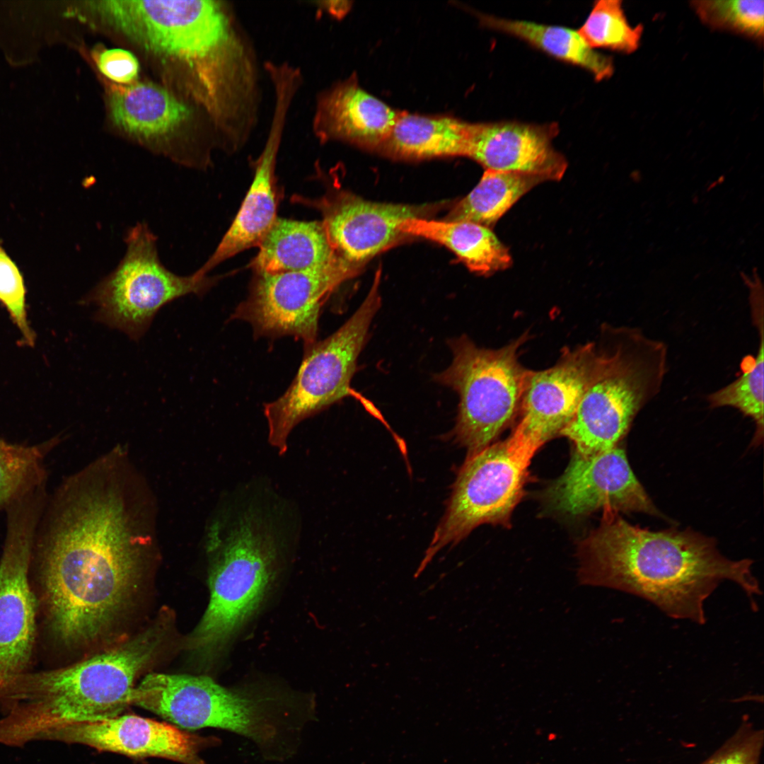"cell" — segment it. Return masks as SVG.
I'll list each match as a JSON object with an SVG mask.
<instances>
[{
    "mask_svg": "<svg viewBox=\"0 0 764 764\" xmlns=\"http://www.w3.org/2000/svg\"><path fill=\"white\" fill-rule=\"evenodd\" d=\"M153 494L127 473L81 468L49 496L33 545L51 627L69 645L112 624L156 545Z\"/></svg>",
    "mask_w": 764,
    "mask_h": 764,
    "instance_id": "6da1fadb",
    "label": "cell"
},
{
    "mask_svg": "<svg viewBox=\"0 0 764 764\" xmlns=\"http://www.w3.org/2000/svg\"><path fill=\"white\" fill-rule=\"evenodd\" d=\"M581 584L606 587L649 601L669 617L702 625L705 602L731 581L751 601L760 595L750 559L734 560L712 538L691 530L652 531L606 510L578 550Z\"/></svg>",
    "mask_w": 764,
    "mask_h": 764,
    "instance_id": "7a4b0ae2",
    "label": "cell"
},
{
    "mask_svg": "<svg viewBox=\"0 0 764 764\" xmlns=\"http://www.w3.org/2000/svg\"><path fill=\"white\" fill-rule=\"evenodd\" d=\"M283 504L255 494L236 497L209 522L205 535L211 556L209 602L189 639L190 648L204 659L219 657L273 582L292 534Z\"/></svg>",
    "mask_w": 764,
    "mask_h": 764,
    "instance_id": "3957f363",
    "label": "cell"
},
{
    "mask_svg": "<svg viewBox=\"0 0 764 764\" xmlns=\"http://www.w3.org/2000/svg\"><path fill=\"white\" fill-rule=\"evenodd\" d=\"M163 635L158 626L151 627L71 666L19 676L10 690L12 707L0 719V744L20 747L63 725L121 715Z\"/></svg>",
    "mask_w": 764,
    "mask_h": 764,
    "instance_id": "277c9868",
    "label": "cell"
},
{
    "mask_svg": "<svg viewBox=\"0 0 764 764\" xmlns=\"http://www.w3.org/2000/svg\"><path fill=\"white\" fill-rule=\"evenodd\" d=\"M83 16L123 35L147 53L181 66L193 100L226 77L241 23L228 1H88Z\"/></svg>",
    "mask_w": 764,
    "mask_h": 764,
    "instance_id": "5b68a950",
    "label": "cell"
},
{
    "mask_svg": "<svg viewBox=\"0 0 764 764\" xmlns=\"http://www.w3.org/2000/svg\"><path fill=\"white\" fill-rule=\"evenodd\" d=\"M590 381L561 432L589 456L618 446L639 412L661 391L668 347L635 327L608 328Z\"/></svg>",
    "mask_w": 764,
    "mask_h": 764,
    "instance_id": "8992f818",
    "label": "cell"
},
{
    "mask_svg": "<svg viewBox=\"0 0 764 764\" xmlns=\"http://www.w3.org/2000/svg\"><path fill=\"white\" fill-rule=\"evenodd\" d=\"M524 334L497 349L478 347L466 336L449 341L451 364L434 379L459 396L451 437L467 458L489 446L518 416L530 370L519 361Z\"/></svg>",
    "mask_w": 764,
    "mask_h": 764,
    "instance_id": "52a82bcc",
    "label": "cell"
},
{
    "mask_svg": "<svg viewBox=\"0 0 764 764\" xmlns=\"http://www.w3.org/2000/svg\"><path fill=\"white\" fill-rule=\"evenodd\" d=\"M125 238L126 250L117 267L81 302L96 306V321L138 340L163 306L186 295H203L217 278L197 270L187 276L169 270L160 260L157 237L146 223L129 228Z\"/></svg>",
    "mask_w": 764,
    "mask_h": 764,
    "instance_id": "ba28073f",
    "label": "cell"
},
{
    "mask_svg": "<svg viewBox=\"0 0 764 764\" xmlns=\"http://www.w3.org/2000/svg\"><path fill=\"white\" fill-rule=\"evenodd\" d=\"M377 277L353 315L327 338L306 347L299 370L286 391L264 405L268 441L280 455L300 422L352 394L351 381L371 323L381 306Z\"/></svg>",
    "mask_w": 764,
    "mask_h": 764,
    "instance_id": "9c48e42d",
    "label": "cell"
},
{
    "mask_svg": "<svg viewBox=\"0 0 764 764\" xmlns=\"http://www.w3.org/2000/svg\"><path fill=\"white\" fill-rule=\"evenodd\" d=\"M537 451L511 434L466 458L418 574L440 550L457 544L480 525L509 526L525 493L528 467Z\"/></svg>",
    "mask_w": 764,
    "mask_h": 764,
    "instance_id": "30bf717a",
    "label": "cell"
},
{
    "mask_svg": "<svg viewBox=\"0 0 764 764\" xmlns=\"http://www.w3.org/2000/svg\"><path fill=\"white\" fill-rule=\"evenodd\" d=\"M47 499L42 488L13 501L5 510L0 558V702L27 666L35 637V602L28 573L36 528Z\"/></svg>",
    "mask_w": 764,
    "mask_h": 764,
    "instance_id": "8fae6325",
    "label": "cell"
},
{
    "mask_svg": "<svg viewBox=\"0 0 764 764\" xmlns=\"http://www.w3.org/2000/svg\"><path fill=\"white\" fill-rule=\"evenodd\" d=\"M358 269L338 257L318 267L255 273L249 293L231 319L248 323L255 337L292 336L305 347L317 340L321 308L330 294Z\"/></svg>",
    "mask_w": 764,
    "mask_h": 764,
    "instance_id": "7c38bea8",
    "label": "cell"
},
{
    "mask_svg": "<svg viewBox=\"0 0 764 764\" xmlns=\"http://www.w3.org/2000/svg\"><path fill=\"white\" fill-rule=\"evenodd\" d=\"M547 494L557 510L573 516L600 509L661 516L619 446L589 456L574 452Z\"/></svg>",
    "mask_w": 764,
    "mask_h": 764,
    "instance_id": "4fadbf2b",
    "label": "cell"
},
{
    "mask_svg": "<svg viewBox=\"0 0 764 764\" xmlns=\"http://www.w3.org/2000/svg\"><path fill=\"white\" fill-rule=\"evenodd\" d=\"M39 740L82 744L134 758H161L181 764H207L200 753L221 743L215 736H200L168 722L134 714L63 725Z\"/></svg>",
    "mask_w": 764,
    "mask_h": 764,
    "instance_id": "5bb4252c",
    "label": "cell"
},
{
    "mask_svg": "<svg viewBox=\"0 0 764 764\" xmlns=\"http://www.w3.org/2000/svg\"><path fill=\"white\" fill-rule=\"evenodd\" d=\"M599 354L594 343L565 348L557 363L531 371L511 435L538 450L560 435L572 419L594 372Z\"/></svg>",
    "mask_w": 764,
    "mask_h": 764,
    "instance_id": "9a60e30c",
    "label": "cell"
},
{
    "mask_svg": "<svg viewBox=\"0 0 764 764\" xmlns=\"http://www.w3.org/2000/svg\"><path fill=\"white\" fill-rule=\"evenodd\" d=\"M308 203L320 211L336 255L357 269L406 236L400 230L404 221L424 218L432 210L424 206L372 202L345 192L328 193Z\"/></svg>",
    "mask_w": 764,
    "mask_h": 764,
    "instance_id": "2e32d148",
    "label": "cell"
},
{
    "mask_svg": "<svg viewBox=\"0 0 764 764\" xmlns=\"http://www.w3.org/2000/svg\"><path fill=\"white\" fill-rule=\"evenodd\" d=\"M274 106L265 146L254 162V178L231 225L197 270L202 274L235 255L258 247L277 219L275 166L290 110L298 93L289 83L273 87Z\"/></svg>",
    "mask_w": 764,
    "mask_h": 764,
    "instance_id": "e0dca14e",
    "label": "cell"
},
{
    "mask_svg": "<svg viewBox=\"0 0 764 764\" xmlns=\"http://www.w3.org/2000/svg\"><path fill=\"white\" fill-rule=\"evenodd\" d=\"M558 132L555 122L472 123L465 156L485 170L520 172L540 176L546 181L558 180L567 165L552 144Z\"/></svg>",
    "mask_w": 764,
    "mask_h": 764,
    "instance_id": "ac0fdd59",
    "label": "cell"
},
{
    "mask_svg": "<svg viewBox=\"0 0 764 764\" xmlns=\"http://www.w3.org/2000/svg\"><path fill=\"white\" fill-rule=\"evenodd\" d=\"M399 112L364 90L353 74L316 95L311 131L321 144L338 141L378 150Z\"/></svg>",
    "mask_w": 764,
    "mask_h": 764,
    "instance_id": "d6986e66",
    "label": "cell"
},
{
    "mask_svg": "<svg viewBox=\"0 0 764 764\" xmlns=\"http://www.w3.org/2000/svg\"><path fill=\"white\" fill-rule=\"evenodd\" d=\"M108 101L115 125L129 135L146 140L171 133L192 113L168 91L149 83L115 86Z\"/></svg>",
    "mask_w": 764,
    "mask_h": 764,
    "instance_id": "ffe728a7",
    "label": "cell"
},
{
    "mask_svg": "<svg viewBox=\"0 0 764 764\" xmlns=\"http://www.w3.org/2000/svg\"><path fill=\"white\" fill-rule=\"evenodd\" d=\"M250 266L255 273H282L325 265L339 256L321 221L277 218L265 236Z\"/></svg>",
    "mask_w": 764,
    "mask_h": 764,
    "instance_id": "44dd1931",
    "label": "cell"
},
{
    "mask_svg": "<svg viewBox=\"0 0 764 764\" xmlns=\"http://www.w3.org/2000/svg\"><path fill=\"white\" fill-rule=\"evenodd\" d=\"M471 128L472 123L448 115L399 112L378 150L407 159L465 156Z\"/></svg>",
    "mask_w": 764,
    "mask_h": 764,
    "instance_id": "7402d4cb",
    "label": "cell"
},
{
    "mask_svg": "<svg viewBox=\"0 0 764 764\" xmlns=\"http://www.w3.org/2000/svg\"><path fill=\"white\" fill-rule=\"evenodd\" d=\"M400 231L439 243L453 252L472 272L490 274L512 262L508 248L488 227L465 221H433L412 218L404 221Z\"/></svg>",
    "mask_w": 764,
    "mask_h": 764,
    "instance_id": "603a6c76",
    "label": "cell"
},
{
    "mask_svg": "<svg viewBox=\"0 0 764 764\" xmlns=\"http://www.w3.org/2000/svg\"><path fill=\"white\" fill-rule=\"evenodd\" d=\"M480 19L486 27L513 35L559 60L585 69L598 81L613 74L612 59L589 47L577 30L490 15L480 14Z\"/></svg>",
    "mask_w": 764,
    "mask_h": 764,
    "instance_id": "cb8c5ba5",
    "label": "cell"
},
{
    "mask_svg": "<svg viewBox=\"0 0 764 764\" xmlns=\"http://www.w3.org/2000/svg\"><path fill=\"white\" fill-rule=\"evenodd\" d=\"M546 181L528 173L485 170L473 190L453 209L447 221H465L490 228L524 194Z\"/></svg>",
    "mask_w": 764,
    "mask_h": 764,
    "instance_id": "d4e9b609",
    "label": "cell"
},
{
    "mask_svg": "<svg viewBox=\"0 0 764 764\" xmlns=\"http://www.w3.org/2000/svg\"><path fill=\"white\" fill-rule=\"evenodd\" d=\"M752 323L758 331L759 345L756 356L747 368L730 383L710 393L707 397L712 408L730 407L750 417L756 425L753 444L763 439L764 429V316L763 298L752 294L750 298Z\"/></svg>",
    "mask_w": 764,
    "mask_h": 764,
    "instance_id": "484cf974",
    "label": "cell"
},
{
    "mask_svg": "<svg viewBox=\"0 0 764 764\" xmlns=\"http://www.w3.org/2000/svg\"><path fill=\"white\" fill-rule=\"evenodd\" d=\"M61 441L60 436L35 444L13 443L0 437V513L47 482L45 460Z\"/></svg>",
    "mask_w": 764,
    "mask_h": 764,
    "instance_id": "4316f807",
    "label": "cell"
},
{
    "mask_svg": "<svg viewBox=\"0 0 764 764\" xmlns=\"http://www.w3.org/2000/svg\"><path fill=\"white\" fill-rule=\"evenodd\" d=\"M589 47L630 54L637 50L643 28L632 26L620 0H599L577 30Z\"/></svg>",
    "mask_w": 764,
    "mask_h": 764,
    "instance_id": "83f0119b",
    "label": "cell"
},
{
    "mask_svg": "<svg viewBox=\"0 0 764 764\" xmlns=\"http://www.w3.org/2000/svg\"><path fill=\"white\" fill-rule=\"evenodd\" d=\"M693 10L708 27L763 42L764 1L762 0L693 1Z\"/></svg>",
    "mask_w": 764,
    "mask_h": 764,
    "instance_id": "f1b7e54d",
    "label": "cell"
},
{
    "mask_svg": "<svg viewBox=\"0 0 764 764\" xmlns=\"http://www.w3.org/2000/svg\"><path fill=\"white\" fill-rule=\"evenodd\" d=\"M0 303L21 335L23 345L33 347L36 334L28 317L23 276L0 243Z\"/></svg>",
    "mask_w": 764,
    "mask_h": 764,
    "instance_id": "f546056e",
    "label": "cell"
},
{
    "mask_svg": "<svg viewBox=\"0 0 764 764\" xmlns=\"http://www.w3.org/2000/svg\"><path fill=\"white\" fill-rule=\"evenodd\" d=\"M763 730L743 719L734 734L700 764H760Z\"/></svg>",
    "mask_w": 764,
    "mask_h": 764,
    "instance_id": "4dcf8cb0",
    "label": "cell"
},
{
    "mask_svg": "<svg viewBox=\"0 0 764 764\" xmlns=\"http://www.w3.org/2000/svg\"><path fill=\"white\" fill-rule=\"evenodd\" d=\"M96 63L104 76L118 83H131L139 74L138 60L133 54L123 49L103 50L97 56Z\"/></svg>",
    "mask_w": 764,
    "mask_h": 764,
    "instance_id": "1f68e13d",
    "label": "cell"
},
{
    "mask_svg": "<svg viewBox=\"0 0 764 764\" xmlns=\"http://www.w3.org/2000/svg\"><path fill=\"white\" fill-rule=\"evenodd\" d=\"M313 6L322 12L328 13L332 17L340 20L343 18L352 8L350 1H316Z\"/></svg>",
    "mask_w": 764,
    "mask_h": 764,
    "instance_id": "d6a6232c",
    "label": "cell"
}]
</instances>
